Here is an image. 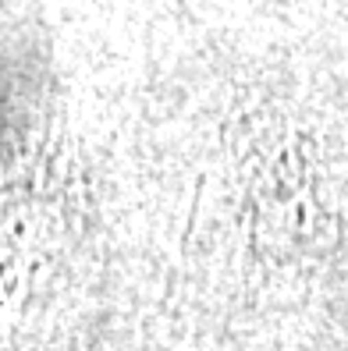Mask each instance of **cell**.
Returning a JSON list of instances; mask_svg holds the SVG:
<instances>
[]
</instances>
